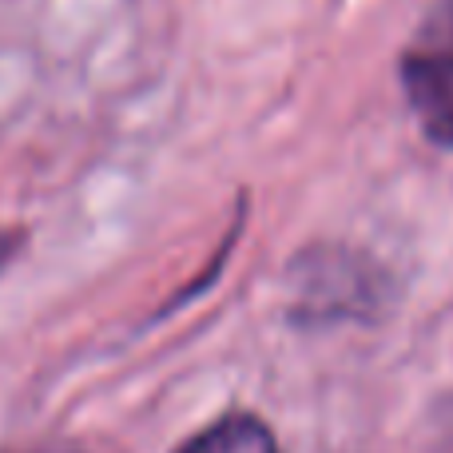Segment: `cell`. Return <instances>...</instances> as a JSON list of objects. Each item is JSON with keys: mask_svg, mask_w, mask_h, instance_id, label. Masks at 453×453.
<instances>
[{"mask_svg": "<svg viewBox=\"0 0 453 453\" xmlns=\"http://www.w3.org/2000/svg\"><path fill=\"white\" fill-rule=\"evenodd\" d=\"M386 298V279L342 247L311 250L295 263V319L338 322L366 319Z\"/></svg>", "mask_w": 453, "mask_h": 453, "instance_id": "6da1fadb", "label": "cell"}, {"mask_svg": "<svg viewBox=\"0 0 453 453\" xmlns=\"http://www.w3.org/2000/svg\"><path fill=\"white\" fill-rule=\"evenodd\" d=\"M402 84L422 132L453 148V0L422 24V36L402 56Z\"/></svg>", "mask_w": 453, "mask_h": 453, "instance_id": "7a4b0ae2", "label": "cell"}, {"mask_svg": "<svg viewBox=\"0 0 453 453\" xmlns=\"http://www.w3.org/2000/svg\"><path fill=\"white\" fill-rule=\"evenodd\" d=\"M175 453H282L274 430L255 414H226L188 438Z\"/></svg>", "mask_w": 453, "mask_h": 453, "instance_id": "3957f363", "label": "cell"}, {"mask_svg": "<svg viewBox=\"0 0 453 453\" xmlns=\"http://www.w3.org/2000/svg\"><path fill=\"white\" fill-rule=\"evenodd\" d=\"M20 242H24V231H20V226H8V223H0V271H4V266L16 258V250H20Z\"/></svg>", "mask_w": 453, "mask_h": 453, "instance_id": "277c9868", "label": "cell"}, {"mask_svg": "<svg viewBox=\"0 0 453 453\" xmlns=\"http://www.w3.org/2000/svg\"><path fill=\"white\" fill-rule=\"evenodd\" d=\"M438 430H441V453H453V402L446 406V418L438 422Z\"/></svg>", "mask_w": 453, "mask_h": 453, "instance_id": "5b68a950", "label": "cell"}, {"mask_svg": "<svg viewBox=\"0 0 453 453\" xmlns=\"http://www.w3.org/2000/svg\"><path fill=\"white\" fill-rule=\"evenodd\" d=\"M28 453H80V449H72V446H36Z\"/></svg>", "mask_w": 453, "mask_h": 453, "instance_id": "8992f818", "label": "cell"}]
</instances>
